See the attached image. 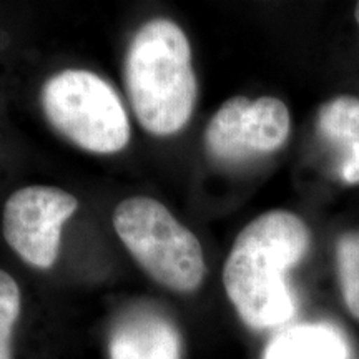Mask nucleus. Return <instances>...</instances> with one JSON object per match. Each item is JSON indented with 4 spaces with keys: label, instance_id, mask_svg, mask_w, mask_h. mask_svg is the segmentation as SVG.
<instances>
[{
    "label": "nucleus",
    "instance_id": "f257e3e1",
    "mask_svg": "<svg viewBox=\"0 0 359 359\" xmlns=\"http://www.w3.org/2000/svg\"><path fill=\"white\" fill-rule=\"evenodd\" d=\"M311 231L298 215L271 210L246 224L223 268V285L251 330H269L294 316L286 273L306 257Z\"/></svg>",
    "mask_w": 359,
    "mask_h": 359
},
{
    "label": "nucleus",
    "instance_id": "f03ea898",
    "mask_svg": "<svg viewBox=\"0 0 359 359\" xmlns=\"http://www.w3.org/2000/svg\"><path fill=\"white\" fill-rule=\"evenodd\" d=\"M125 85L147 132L167 137L188 123L198 87L190 42L175 22L154 19L135 34L125 57Z\"/></svg>",
    "mask_w": 359,
    "mask_h": 359
},
{
    "label": "nucleus",
    "instance_id": "7ed1b4c3",
    "mask_svg": "<svg viewBox=\"0 0 359 359\" xmlns=\"http://www.w3.org/2000/svg\"><path fill=\"white\" fill-rule=\"evenodd\" d=\"M114 226L135 262L156 283L175 293L200 288L206 275L203 248L167 206L132 196L115 208Z\"/></svg>",
    "mask_w": 359,
    "mask_h": 359
},
{
    "label": "nucleus",
    "instance_id": "20e7f679",
    "mask_svg": "<svg viewBox=\"0 0 359 359\" xmlns=\"http://www.w3.org/2000/svg\"><path fill=\"white\" fill-rule=\"evenodd\" d=\"M40 102L48 123L82 150L111 155L127 147L130 122L123 103L93 72H58L45 82Z\"/></svg>",
    "mask_w": 359,
    "mask_h": 359
},
{
    "label": "nucleus",
    "instance_id": "39448f33",
    "mask_svg": "<svg viewBox=\"0 0 359 359\" xmlns=\"http://www.w3.org/2000/svg\"><path fill=\"white\" fill-rule=\"evenodd\" d=\"M291 132L288 107L280 98L262 97L251 102L233 97L219 107L205 130L208 155L222 165H243L275 154Z\"/></svg>",
    "mask_w": 359,
    "mask_h": 359
},
{
    "label": "nucleus",
    "instance_id": "423d86ee",
    "mask_svg": "<svg viewBox=\"0 0 359 359\" xmlns=\"http://www.w3.org/2000/svg\"><path fill=\"white\" fill-rule=\"evenodd\" d=\"M77 208V198L62 188H20L4 206V238L25 263L52 268L60 250L62 226Z\"/></svg>",
    "mask_w": 359,
    "mask_h": 359
},
{
    "label": "nucleus",
    "instance_id": "0eeeda50",
    "mask_svg": "<svg viewBox=\"0 0 359 359\" xmlns=\"http://www.w3.org/2000/svg\"><path fill=\"white\" fill-rule=\"evenodd\" d=\"M110 359H182V336L165 314L132 309L114 326Z\"/></svg>",
    "mask_w": 359,
    "mask_h": 359
},
{
    "label": "nucleus",
    "instance_id": "6e6552de",
    "mask_svg": "<svg viewBox=\"0 0 359 359\" xmlns=\"http://www.w3.org/2000/svg\"><path fill=\"white\" fill-rule=\"evenodd\" d=\"M318 132L343 151L339 173L349 185L359 183V98L336 97L318 114Z\"/></svg>",
    "mask_w": 359,
    "mask_h": 359
},
{
    "label": "nucleus",
    "instance_id": "1a4fd4ad",
    "mask_svg": "<svg viewBox=\"0 0 359 359\" xmlns=\"http://www.w3.org/2000/svg\"><path fill=\"white\" fill-rule=\"evenodd\" d=\"M349 346L339 330L323 323L281 331L264 349L263 359H348Z\"/></svg>",
    "mask_w": 359,
    "mask_h": 359
},
{
    "label": "nucleus",
    "instance_id": "9d476101",
    "mask_svg": "<svg viewBox=\"0 0 359 359\" xmlns=\"http://www.w3.org/2000/svg\"><path fill=\"white\" fill-rule=\"evenodd\" d=\"M336 268L344 304L359 320V231L339 236L336 243Z\"/></svg>",
    "mask_w": 359,
    "mask_h": 359
},
{
    "label": "nucleus",
    "instance_id": "9b49d317",
    "mask_svg": "<svg viewBox=\"0 0 359 359\" xmlns=\"http://www.w3.org/2000/svg\"><path fill=\"white\" fill-rule=\"evenodd\" d=\"M22 311L20 288L12 275L0 269V359H13V331Z\"/></svg>",
    "mask_w": 359,
    "mask_h": 359
},
{
    "label": "nucleus",
    "instance_id": "f8f14e48",
    "mask_svg": "<svg viewBox=\"0 0 359 359\" xmlns=\"http://www.w3.org/2000/svg\"><path fill=\"white\" fill-rule=\"evenodd\" d=\"M354 17H356V22H358V25H359V2H358V6H356V11H354Z\"/></svg>",
    "mask_w": 359,
    "mask_h": 359
}]
</instances>
